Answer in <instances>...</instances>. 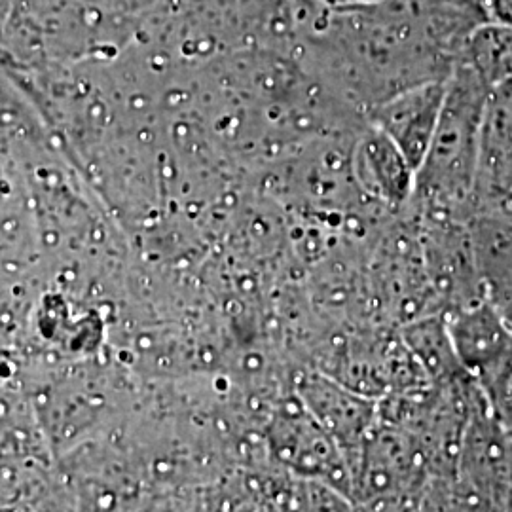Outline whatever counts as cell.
<instances>
[{
    "mask_svg": "<svg viewBox=\"0 0 512 512\" xmlns=\"http://www.w3.org/2000/svg\"><path fill=\"white\" fill-rule=\"evenodd\" d=\"M484 0H374L325 6L298 40L302 67L363 114L427 82L448 80L476 29Z\"/></svg>",
    "mask_w": 512,
    "mask_h": 512,
    "instance_id": "1",
    "label": "cell"
},
{
    "mask_svg": "<svg viewBox=\"0 0 512 512\" xmlns=\"http://www.w3.org/2000/svg\"><path fill=\"white\" fill-rule=\"evenodd\" d=\"M490 92L492 88L471 65L456 63L408 203L420 217L463 222L475 217L482 124Z\"/></svg>",
    "mask_w": 512,
    "mask_h": 512,
    "instance_id": "2",
    "label": "cell"
},
{
    "mask_svg": "<svg viewBox=\"0 0 512 512\" xmlns=\"http://www.w3.org/2000/svg\"><path fill=\"white\" fill-rule=\"evenodd\" d=\"M463 372L497 406L512 382V325L488 298L444 313Z\"/></svg>",
    "mask_w": 512,
    "mask_h": 512,
    "instance_id": "3",
    "label": "cell"
},
{
    "mask_svg": "<svg viewBox=\"0 0 512 512\" xmlns=\"http://www.w3.org/2000/svg\"><path fill=\"white\" fill-rule=\"evenodd\" d=\"M270 442L275 456L294 473L325 480L338 494L344 492V486L351 488V475L342 450L304 404L275 416Z\"/></svg>",
    "mask_w": 512,
    "mask_h": 512,
    "instance_id": "4",
    "label": "cell"
},
{
    "mask_svg": "<svg viewBox=\"0 0 512 512\" xmlns=\"http://www.w3.org/2000/svg\"><path fill=\"white\" fill-rule=\"evenodd\" d=\"M300 401L342 450L351 475L366 439L376 427V404L325 374H306L298 384Z\"/></svg>",
    "mask_w": 512,
    "mask_h": 512,
    "instance_id": "5",
    "label": "cell"
},
{
    "mask_svg": "<svg viewBox=\"0 0 512 512\" xmlns=\"http://www.w3.org/2000/svg\"><path fill=\"white\" fill-rule=\"evenodd\" d=\"M446 86L448 80L421 84L387 99L366 114V120L384 131L414 171L420 169L431 145L446 97Z\"/></svg>",
    "mask_w": 512,
    "mask_h": 512,
    "instance_id": "6",
    "label": "cell"
},
{
    "mask_svg": "<svg viewBox=\"0 0 512 512\" xmlns=\"http://www.w3.org/2000/svg\"><path fill=\"white\" fill-rule=\"evenodd\" d=\"M353 173L370 202L399 211L412 200L416 171L384 131L368 120L353 139Z\"/></svg>",
    "mask_w": 512,
    "mask_h": 512,
    "instance_id": "7",
    "label": "cell"
},
{
    "mask_svg": "<svg viewBox=\"0 0 512 512\" xmlns=\"http://www.w3.org/2000/svg\"><path fill=\"white\" fill-rule=\"evenodd\" d=\"M459 61L471 65L490 88L511 80L512 25L494 19L482 23L469 38Z\"/></svg>",
    "mask_w": 512,
    "mask_h": 512,
    "instance_id": "8",
    "label": "cell"
},
{
    "mask_svg": "<svg viewBox=\"0 0 512 512\" xmlns=\"http://www.w3.org/2000/svg\"><path fill=\"white\" fill-rule=\"evenodd\" d=\"M319 2L329 8H346V6H357V4H366L374 0H319Z\"/></svg>",
    "mask_w": 512,
    "mask_h": 512,
    "instance_id": "9",
    "label": "cell"
}]
</instances>
